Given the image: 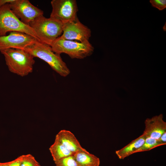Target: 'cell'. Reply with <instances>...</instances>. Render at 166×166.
I'll list each match as a JSON object with an SVG mask.
<instances>
[{"mask_svg":"<svg viewBox=\"0 0 166 166\" xmlns=\"http://www.w3.org/2000/svg\"><path fill=\"white\" fill-rule=\"evenodd\" d=\"M6 65L11 73L23 77L32 72L34 57L24 50L9 49L1 52Z\"/></svg>","mask_w":166,"mask_h":166,"instance_id":"1","label":"cell"},{"mask_svg":"<svg viewBox=\"0 0 166 166\" xmlns=\"http://www.w3.org/2000/svg\"><path fill=\"white\" fill-rule=\"evenodd\" d=\"M24 50L34 57L44 61L61 76L65 77L69 74L70 70L60 55L53 52L50 45L37 40L34 44Z\"/></svg>","mask_w":166,"mask_h":166,"instance_id":"2","label":"cell"},{"mask_svg":"<svg viewBox=\"0 0 166 166\" xmlns=\"http://www.w3.org/2000/svg\"><path fill=\"white\" fill-rule=\"evenodd\" d=\"M63 24L58 21L41 15L35 18L29 25L41 42L50 46L62 34Z\"/></svg>","mask_w":166,"mask_h":166,"instance_id":"3","label":"cell"},{"mask_svg":"<svg viewBox=\"0 0 166 166\" xmlns=\"http://www.w3.org/2000/svg\"><path fill=\"white\" fill-rule=\"evenodd\" d=\"M50 46L54 53L60 55L65 53L73 59H84L91 55L94 49L89 41L82 42L64 39L59 37Z\"/></svg>","mask_w":166,"mask_h":166,"instance_id":"4","label":"cell"},{"mask_svg":"<svg viewBox=\"0 0 166 166\" xmlns=\"http://www.w3.org/2000/svg\"><path fill=\"white\" fill-rule=\"evenodd\" d=\"M9 4L0 7V36L6 35L8 32L16 31L28 34L41 41L34 30L13 13Z\"/></svg>","mask_w":166,"mask_h":166,"instance_id":"5","label":"cell"},{"mask_svg":"<svg viewBox=\"0 0 166 166\" xmlns=\"http://www.w3.org/2000/svg\"><path fill=\"white\" fill-rule=\"evenodd\" d=\"M52 10L50 18L63 24L73 22L78 18V9L75 0H53L51 2Z\"/></svg>","mask_w":166,"mask_h":166,"instance_id":"6","label":"cell"},{"mask_svg":"<svg viewBox=\"0 0 166 166\" xmlns=\"http://www.w3.org/2000/svg\"><path fill=\"white\" fill-rule=\"evenodd\" d=\"M13 13L23 23L29 25L37 17L43 15V11L28 0H14L9 4Z\"/></svg>","mask_w":166,"mask_h":166,"instance_id":"7","label":"cell"},{"mask_svg":"<svg viewBox=\"0 0 166 166\" xmlns=\"http://www.w3.org/2000/svg\"><path fill=\"white\" fill-rule=\"evenodd\" d=\"M37 40H38L28 34L11 32L7 35L0 36V52L9 49L24 50L34 44Z\"/></svg>","mask_w":166,"mask_h":166,"instance_id":"8","label":"cell"},{"mask_svg":"<svg viewBox=\"0 0 166 166\" xmlns=\"http://www.w3.org/2000/svg\"><path fill=\"white\" fill-rule=\"evenodd\" d=\"M91 34L90 29L81 23L77 18L74 21L63 24L62 34L59 37L83 42L89 41Z\"/></svg>","mask_w":166,"mask_h":166,"instance_id":"9","label":"cell"},{"mask_svg":"<svg viewBox=\"0 0 166 166\" xmlns=\"http://www.w3.org/2000/svg\"><path fill=\"white\" fill-rule=\"evenodd\" d=\"M144 124L145 129L142 134L146 137L158 140L166 132V122L163 120L162 114L147 118Z\"/></svg>","mask_w":166,"mask_h":166,"instance_id":"10","label":"cell"},{"mask_svg":"<svg viewBox=\"0 0 166 166\" xmlns=\"http://www.w3.org/2000/svg\"><path fill=\"white\" fill-rule=\"evenodd\" d=\"M55 140L74 153L85 149L74 134L69 130L63 129L60 131L56 135Z\"/></svg>","mask_w":166,"mask_h":166,"instance_id":"11","label":"cell"},{"mask_svg":"<svg viewBox=\"0 0 166 166\" xmlns=\"http://www.w3.org/2000/svg\"><path fill=\"white\" fill-rule=\"evenodd\" d=\"M146 138L144 135L142 134L125 146L116 151L115 153L120 159H124L134 153V152L143 144Z\"/></svg>","mask_w":166,"mask_h":166,"instance_id":"12","label":"cell"},{"mask_svg":"<svg viewBox=\"0 0 166 166\" xmlns=\"http://www.w3.org/2000/svg\"><path fill=\"white\" fill-rule=\"evenodd\" d=\"M79 166H99V158L88 152L85 149L77 152L73 155Z\"/></svg>","mask_w":166,"mask_h":166,"instance_id":"13","label":"cell"},{"mask_svg":"<svg viewBox=\"0 0 166 166\" xmlns=\"http://www.w3.org/2000/svg\"><path fill=\"white\" fill-rule=\"evenodd\" d=\"M49 150L54 162L74 154L55 140L54 143L49 147Z\"/></svg>","mask_w":166,"mask_h":166,"instance_id":"14","label":"cell"},{"mask_svg":"<svg viewBox=\"0 0 166 166\" xmlns=\"http://www.w3.org/2000/svg\"><path fill=\"white\" fill-rule=\"evenodd\" d=\"M166 145L160 141L158 140L150 137H146L143 144L134 153L150 150L157 147Z\"/></svg>","mask_w":166,"mask_h":166,"instance_id":"15","label":"cell"},{"mask_svg":"<svg viewBox=\"0 0 166 166\" xmlns=\"http://www.w3.org/2000/svg\"><path fill=\"white\" fill-rule=\"evenodd\" d=\"M20 166H41L34 157L30 154L22 155Z\"/></svg>","mask_w":166,"mask_h":166,"instance_id":"16","label":"cell"},{"mask_svg":"<svg viewBox=\"0 0 166 166\" xmlns=\"http://www.w3.org/2000/svg\"><path fill=\"white\" fill-rule=\"evenodd\" d=\"M56 166H79L74 156H68L55 162Z\"/></svg>","mask_w":166,"mask_h":166,"instance_id":"17","label":"cell"},{"mask_svg":"<svg viewBox=\"0 0 166 166\" xmlns=\"http://www.w3.org/2000/svg\"><path fill=\"white\" fill-rule=\"evenodd\" d=\"M150 2L153 7L160 10H162L166 8L165 0H150Z\"/></svg>","mask_w":166,"mask_h":166,"instance_id":"18","label":"cell"},{"mask_svg":"<svg viewBox=\"0 0 166 166\" xmlns=\"http://www.w3.org/2000/svg\"><path fill=\"white\" fill-rule=\"evenodd\" d=\"M22 158L21 155L11 161L7 162L9 166H20Z\"/></svg>","mask_w":166,"mask_h":166,"instance_id":"19","label":"cell"},{"mask_svg":"<svg viewBox=\"0 0 166 166\" xmlns=\"http://www.w3.org/2000/svg\"><path fill=\"white\" fill-rule=\"evenodd\" d=\"M158 140L162 143L166 144V132L162 134Z\"/></svg>","mask_w":166,"mask_h":166,"instance_id":"20","label":"cell"},{"mask_svg":"<svg viewBox=\"0 0 166 166\" xmlns=\"http://www.w3.org/2000/svg\"><path fill=\"white\" fill-rule=\"evenodd\" d=\"M14 0H0V7L6 4L10 3Z\"/></svg>","mask_w":166,"mask_h":166,"instance_id":"21","label":"cell"},{"mask_svg":"<svg viewBox=\"0 0 166 166\" xmlns=\"http://www.w3.org/2000/svg\"><path fill=\"white\" fill-rule=\"evenodd\" d=\"M0 166H9L7 162L4 163L0 162Z\"/></svg>","mask_w":166,"mask_h":166,"instance_id":"22","label":"cell"}]
</instances>
